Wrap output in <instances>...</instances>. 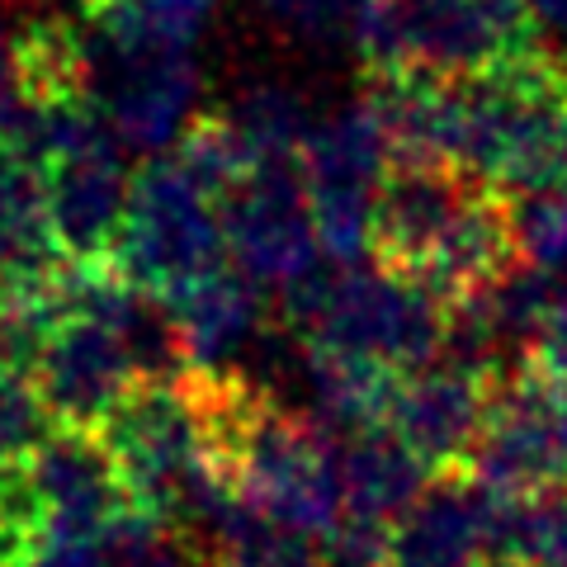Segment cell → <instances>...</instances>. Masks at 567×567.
<instances>
[{"mask_svg":"<svg viewBox=\"0 0 567 567\" xmlns=\"http://www.w3.org/2000/svg\"><path fill=\"white\" fill-rule=\"evenodd\" d=\"M24 114V85H20V58H14V39H6L0 29V142L10 137V128Z\"/></svg>","mask_w":567,"mask_h":567,"instance_id":"d4e9b609","label":"cell"},{"mask_svg":"<svg viewBox=\"0 0 567 567\" xmlns=\"http://www.w3.org/2000/svg\"><path fill=\"white\" fill-rule=\"evenodd\" d=\"M66 6H81V10H95L100 0H66Z\"/></svg>","mask_w":567,"mask_h":567,"instance_id":"484cf974","label":"cell"},{"mask_svg":"<svg viewBox=\"0 0 567 567\" xmlns=\"http://www.w3.org/2000/svg\"><path fill=\"white\" fill-rule=\"evenodd\" d=\"M29 492L39 502L43 535H85L100 539L123 511H128V487L118 477V464L104 450L95 431H71L58 425L39 450L24 458Z\"/></svg>","mask_w":567,"mask_h":567,"instance_id":"7c38bea8","label":"cell"},{"mask_svg":"<svg viewBox=\"0 0 567 567\" xmlns=\"http://www.w3.org/2000/svg\"><path fill=\"white\" fill-rule=\"evenodd\" d=\"M166 308L175 331H181L189 369H233V360L260 331L265 298L260 284L246 279L237 265H218V270L171 289Z\"/></svg>","mask_w":567,"mask_h":567,"instance_id":"4fadbf2b","label":"cell"},{"mask_svg":"<svg viewBox=\"0 0 567 567\" xmlns=\"http://www.w3.org/2000/svg\"><path fill=\"white\" fill-rule=\"evenodd\" d=\"M487 567H525V563H487Z\"/></svg>","mask_w":567,"mask_h":567,"instance_id":"4316f807","label":"cell"},{"mask_svg":"<svg viewBox=\"0 0 567 567\" xmlns=\"http://www.w3.org/2000/svg\"><path fill=\"white\" fill-rule=\"evenodd\" d=\"M336 468H341V502H346L341 520H360L379 529H393L406 516V506L431 487L425 483L431 468L388 425L360 435H336Z\"/></svg>","mask_w":567,"mask_h":567,"instance_id":"5bb4252c","label":"cell"},{"mask_svg":"<svg viewBox=\"0 0 567 567\" xmlns=\"http://www.w3.org/2000/svg\"><path fill=\"white\" fill-rule=\"evenodd\" d=\"M52 431H58V421H52L33 374L0 360V468L24 464Z\"/></svg>","mask_w":567,"mask_h":567,"instance_id":"ac0fdd59","label":"cell"},{"mask_svg":"<svg viewBox=\"0 0 567 567\" xmlns=\"http://www.w3.org/2000/svg\"><path fill=\"white\" fill-rule=\"evenodd\" d=\"M303 354H308L312 421L327 435H360L388 425V406H393V388L402 374L336 350H303Z\"/></svg>","mask_w":567,"mask_h":567,"instance_id":"2e32d148","label":"cell"},{"mask_svg":"<svg viewBox=\"0 0 567 567\" xmlns=\"http://www.w3.org/2000/svg\"><path fill=\"white\" fill-rule=\"evenodd\" d=\"M256 10L279 33L312 48H336V43L354 48L364 20V0H256Z\"/></svg>","mask_w":567,"mask_h":567,"instance_id":"ffe728a7","label":"cell"},{"mask_svg":"<svg viewBox=\"0 0 567 567\" xmlns=\"http://www.w3.org/2000/svg\"><path fill=\"white\" fill-rule=\"evenodd\" d=\"M369 256L450 308L496 289L520 265L506 194L445 162H393Z\"/></svg>","mask_w":567,"mask_h":567,"instance_id":"6da1fadb","label":"cell"},{"mask_svg":"<svg viewBox=\"0 0 567 567\" xmlns=\"http://www.w3.org/2000/svg\"><path fill=\"white\" fill-rule=\"evenodd\" d=\"M312 199L317 241L327 260H364L374 237V204L393 171V142L369 100L312 123L308 147L298 156Z\"/></svg>","mask_w":567,"mask_h":567,"instance_id":"5b68a950","label":"cell"},{"mask_svg":"<svg viewBox=\"0 0 567 567\" xmlns=\"http://www.w3.org/2000/svg\"><path fill=\"white\" fill-rule=\"evenodd\" d=\"M223 233H227V260L246 279H256L260 289L284 293L327 260L298 162L246 171L223 194Z\"/></svg>","mask_w":567,"mask_h":567,"instance_id":"ba28073f","label":"cell"},{"mask_svg":"<svg viewBox=\"0 0 567 567\" xmlns=\"http://www.w3.org/2000/svg\"><path fill=\"white\" fill-rule=\"evenodd\" d=\"M468 473L520 502L567 487V383L535 364L496 374Z\"/></svg>","mask_w":567,"mask_h":567,"instance_id":"8992f818","label":"cell"},{"mask_svg":"<svg viewBox=\"0 0 567 567\" xmlns=\"http://www.w3.org/2000/svg\"><path fill=\"white\" fill-rule=\"evenodd\" d=\"M208 563L213 567H331L322 544L284 535V529H270V525H260L251 535H241L237 544L218 548Z\"/></svg>","mask_w":567,"mask_h":567,"instance_id":"603a6c76","label":"cell"},{"mask_svg":"<svg viewBox=\"0 0 567 567\" xmlns=\"http://www.w3.org/2000/svg\"><path fill=\"white\" fill-rule=\"evenodd\" d=\"M95 110L123 142V152L166 156L199 123V66L194 52H114L104 62L91 58Z\"/></svg>","mask_w":567,"mask_h":567,"instance_id":"9c48e42d","label":"cell"},{"mask_svg":"<svg viewBox=\"0 0 567 567\" xmlns=\"http://www.w3.org/2000/svg\"><path fill=\"white\" fill-rule=\"evenodd\" d=\"M354 48L374 76H468L525 52H544L529 0H364Z\"/></svg>","mask_w":567,"mask_h":567,"instance_id":"3957f363","label":"cell"},{"mask_svg":"<svg viewBox=\"0 0 567 567\" xmlns=\"http://www.w3.org/2000/svg\"><path fill=\"white\" fill-rule=\"evenodd\" d=\"M100 539H85V535H39L24 548V558L14 567H104Z\"/></svg>","mask_w":567,"mask_h":567,"instance_id":"cb8c5ba5","label":"cell"},{"mask_svg":"<svg viewBox=\"0 0 567 567\" xmlns=\"http://www.w3.org/2000/svg\"><path fill=\"white\" fill-rule=\"evenodd\" d=\"M110 265L128 284L162 298L218 270L227 265L223 199L175 152L152 156L133 175L128 213H123Z\"/></svg>","mask_w":567,"mask_h":567,"instance_id":"277c9868","label":"cell"},{"mask_svg":"<svg viewBox=\"0 0 567 567\" xmlns=\"http://www.w3.org/2000/svg\"><path fill=\"white\" fill-rule=\"evenodd\" d=\"M233 137L241 142L246 162L251 166H279V162H298L312 133V114L298 91L289 85H251L237 104L223 114Z\"/></svg>","mask_w":567,"mask_h":567,"instance_id":"e0dca14e","label":"cell"},{"mask_svg":"<svg viewBox=\"0 0 567 567\" xmlns=\"http://www.w3.org/2000/svg\"><path fill=\"white\" fill-rule=\"evenodd\" d=\"M284 317L303 350L354 354L393 374L440 360L450 331V303L379 260H322L284 289Z\"/></svg>","mask_w":567,"mask_h":567,"instance_id":"7a4b0ae2","label":"cell"},{"mask_svg":"<svg viewBox=\"0 0 567 567\" xmlns=\"http://www.w3.org/2000/svg\"><path fill=\"white\" fill-rule=\"evenodd\" d=\"M492 402V374L458 364V360H431L402 374L388 406V431L431 473H454L473 458V445L483 435Z\"/></svg>","mask_w":567,"mask_h":567,"instance_id":"8fae6325","label":"cell"},{"mask_svg":"<svg viewBox=\"0 0 567 567\" xmlns=\"http://www.w3.org/2000/svg\"><path fill=\"white\" fill-rule=\"evenodd\" d=\"M506 204H511V233H516L520 265L567 275V189L516 194Z\"/></svg>","mask_w":567,"mask_h":567,"instance_id":"d6986e66","label":"cell"},{"mask_svg":"<svg viewBox=\"0 0 567 567\" xmlns=\"http://www.w3.org/2000/svg\"><path fill=\"white\" fill-rule=\"evenodd\" d=\"M43 185H48L52 237H58L62 256L76 265H110L133 194L128 152L110 133V123L85 133L62 156H52L43 166Z\"/></svg>","mask_w":567,"mask_h":567,"instance_id":"30bf717a","label":"cell"},{"mask_svg":"<svg viewBox=\"0 0 567 567\" xmlns=\"http://www.w3.org/2000/svg\"><path fill=\"white\" fill-rule=\"evenodd\" d=\"M520 496H502L477 477L440 473L388 535V567H487L516 563Z\"/></svg>","mask_w":567,"mask_h":567,"instance_id":"52a82bcc","label":"cell"},{"mask_svg":"<svg viewBox=\"0 0 567 567\" xmlns=\"http://www.w3.org/2000/svg\"><path fill=\"white\" fill-rule=\"evenodd\" d=\"M62 260L48 218L43 166L0 147V279H33L58 270Z\"/></svg>","mask_w":567,"mask_h":567,"instance_id":"9a60e30c","label":"cell"},{"mask_svg":"<svg viewBox=\"0 0 567 567\" xmlns=\"http://www.w3.org/2000/svg\"><path fill=\"white\" fill-rule=\"evenodd\" d=\"M104 567H189L185 539L166 520L128 506L123 516L104 529Z\"/></svg>","mask_w":567,"mask_h":567,"instance_id":"44dd1931","label":"cell"},{"mask_svg":"<svg viewBox=\"0 0 567 567\" xmlns=\"http://www.w3.org/2000/svg\"><path fill=\"white\" fill-rule=\"evenodd\" d=\"M516 563H525V567H567V487L525 502Z\"/></svg>","mask_w":567,"mask_h":567,"instance_id":"7402d4cb","label":"cell"}]
</instances>
